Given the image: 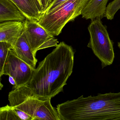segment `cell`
I'll list each match as a JSON object with an SVG mask.
<instances>
[{"label":"cell","instance_id":"6da1fadb","mask_svg":"<svg viewBox=\"0 0 120 120\" xmlns=\"http://www.w3.org/2000/svg\"><path fill=\"white\" fill-rule=\"evenodd\" d=\"M74 54L71 46L62 42L39 62L28 85L37 96L52 98L63 91L73 72Z\"/></svg>","mask_w":120,"mask_h":120},{"label":"cell","instance_id":"7a4b0ae2","mask_svg":"<svg viewBox=\"0 0 120 120\" xmlns=\"http://www.w3.org/2000/svg\"><path fill=\"white\" fill-rule=\"evenodd\" d=\"M60 120H120V92L77 99L59 104Z\"/></svg>","mask_w":120,"mask_h":120},{"label":"cell","instance_id":"3957f363","mask_svg":"<svg viewBox=\"0 0 120 120\" xmlns=\"http://www.w3.org/2000/svg\"><path fill=\"white\" fill-rule=\"evenodd\" d=\"M51 98L37 96L29 85L19 86L10 92V105L29 114L32 120H60Z\"/></svg>","mask_w":120,"mask_h":120},{"label":"cell","instance_id":"277c9868","mask_svg":"<svg viewBox=\"0 0 120 120\" xmlns=\"http://www.w3.org/2000/svg\"><path fill=\"white\" fill-rule=\"evenodd\" d=\"M90 0H67L57 7L41 16L38 22L48 33L57 36L69 22L81 15Z\"/></svg>","mask_w":120,"mask_h":120},{"label":"cell","instance_id":"5b68a950","mask_svg":"<svg viewBox=\"0 0 120 120\" xmlns=\"http://www.w3.org/2000/svg\"><path fill=\"white\" fill-rule=\"evenodd\" d=\"M88 29L90 40L87 47L100 60L102 68L112 64L115 58L113 43L106 28L100 19H96L91 21Z\"/></svg>","mask_w":120,"mask_h":120},{"label":"cell","instance_id":"8992f818","mask_svg":"<svg viewBox=\"0 0 120 120\" xmlns=\"http://www.w3.org/2000/svg\"><path fill=\"white\" fill-rule=\"evenodd\" d=\"M24 23L25 37L35 55L40 50L57 46V39L48 33L38 21L26 19Z\"/></svg>","mask_w":120,"mask_h":120},{"label":"cell","instance_id":"52a82bcc","mask_svg":"<svg viewBox=\"0 0 120 120\" xmlns=\"http://www.w3.org/2000/svg\"><path fill=\"white\" fill-rule=\"evenodd\" d=\"M35 69L17 56L10 49L5 64L3 75L12 77L16 83L14 89L22 86L28 85Z\"/></svg>","mask_w":120,"mask_h":120},{"label":"cell","instance_id":"ba28073f","mask_svg":"<svg viewBox=\"0 0 120 120\" xmlns=\"http://www.w3.org/2000/svg\"><path fill=\"white\" fill-rule=\"evenodd\" d=\"M24 29V23L11 21L0 23V42H5L14 46Z\"/></svg>","mask_w":120,"mask_h":120},{"label":"cell","instance_id":"9c48e42d","mask_svg":"<svg viewBox=\"0 0 120 120\" xmlns=\"http://www.w3.org/2000/svg\"><path fill=\"white\" fill-rule=\"evenodd\" d=\"M26 18L11 0H0V23L16 21L24 22Z\"/></svg>","mask_w":120,"mask_h":120},{"label":"cell","instance_id":"30bf717a","mask_svg":"<svg viewBox=\"0 0 120 120\" xmlns=\"http://www.w3.org/2000/svg\"><path fill=\"white\" fill-rule=\"evenodd\" d=\"M12 50L19 58L35 69L38 60L26 41L24 31L13 46Z\"/></svg>","mask_w":120,"mask_h":120},{"label":"cell","instance_id":"8fae6325","mask_svg":"<svg viewBox=\"0 0 120 120\" xmlns=\"http://www.w3.org/2000/svg\"><path fill=\"white\" fill-rule=\"evenodd\" d=\"M25 15L26 19L38 21L43 10L38 0H11Z\"/></svg>","mask_w":120,"mask_h":120},{"label":"cell","instance_id":"7c38bea8","mask_svg":"<svg viewBox=\"0 0 120 120\" xmlns=\"http://www.w3.org/2000/svg\"><path fill=\"white\" fill-rule=\"evenodd\" d=\"M109 0H90L82 11V17L86 19H100L105 17Z\"/></svg>","mask_w":120,"mask_h":120},{"label":"cell","instance_id":"4fadbf2b","mask_svg":"<svg viewBox=\"0 0 120 120\" xmlns=\"http://www.w3.org/2000/svg\"><path fill=\"white\" fill-rule=\"evenodd\" d=\"M15 109L10 105L0 108V120H20Z\"/></svg>","mask_w":120,"mask_h":120},{"label":"cell","instance_id":"5bb4252c","mask_svg":"<svg viewBox=\"0 0 120 120\" xmlns=\"http://www.w3.org/2000/svg\"><path fill=\"white\" fill-rule=\"evenodd\" d=\"M0 77L2 76L5 64L10 49L13 46L5 42H0Z\"/></svg>","mask_w":120,"mask_h":120},{"label":"cell","instance_id":"9a60e30c","mask_svg":"<svg viewBox=\"0 0 120 120\" xmlns=\"http://www.w3.org/2000/svg\"><path fill=\"white\" fill-rule=\"evenodd\" d=\"M120 9V0H113L107 7L105 17L108 20H112L116 13Z\"/></svg>","mask_w":120,"mask_h":120},{"label":"cell","instance_id":"2e32d148","mask_svg":"<svg viewBox=\"0 0 120 120\" xmlns=\"http://www.w3.org/2000/svg\"><path fill=\"white\" fill-rule=\"evenodd\" d=\"M66 0H50L44 14L52 11Z\"/></svg>","mask_w":120,"mask_h":120},{"label":"cell","instance_id":"e0dca14e","mask_svg":"<svg viewBox=\"0 0 120 120\" xmlns=\"http://www.w3.org/2000/svg\"><path fill=\"white\" fill-rule=\"evenodd\" d=\"M50 0H38L43 10V15L46 10Z\"/></svg>","mask_w":120,"mask_h":120},{"label":"cell","instance_id":"ac0fdd59","mask_svg":"<svg viewBox=\"0 0 120 120\" xmlns=\"http://www.w3.org/2000/svg\"><path fill=\"white\" fill-rule=\"evenodd\" d=\"M9 76V81L10 82V83L11 84L13 85L14 86V87H16V82H15V80L14 79L12 78V77L11 76Z\"/></svg>","mask_w":120,"mask_h":120},{"label":"cell","instance_id":"d6986e66","mask_svg":"<svg viewBox=\"0 0 120 120\" xmlns=\"http://www.w3.org/2000/svg\"><path fill=\"white\" fill-rule=\"evenodd\" d=\"M118 46L119 48L120 49V42H118Z\"/></svg>","mask_w":120,"mask_h":120}]
</instances>
